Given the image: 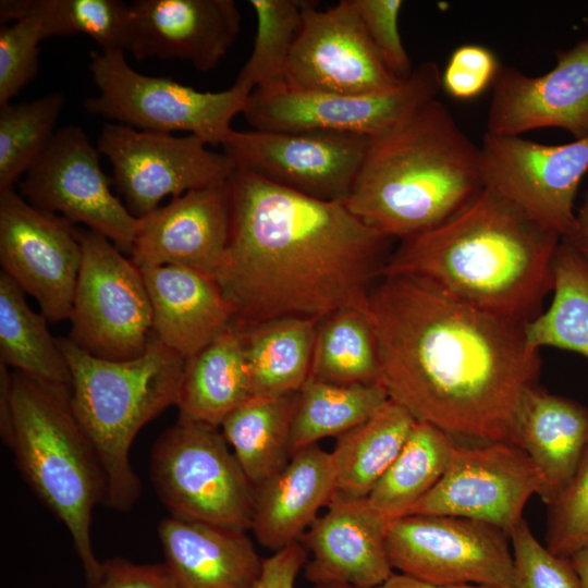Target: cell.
Returning <instances> with one entry per match:
<instances>
[{"instance_id":"obj_38","label":"cell","mask_w":588,"mask_h":588,"mask_svg":"<svg viewBox=\"0 0 588 588\" xmlns=\"http://www.w3.org/2000/svg\"><path fill=\"white\" fill-rule=\"evenodd\" d=\"M307 0H250L257 27L253 51L235 82L253 90L284 87L287 60L297 36Z\"/></svg>"},{"instance_id":"obj_5","label":"cell","mask_w":588,"mask_h":588,"mask_svg":"<svg viewBox=\"0 0 588 588\" xmlns=\"http://www.w3.org/2000/svg\"><path fill=\"white\" fill-rule=\"evenodd\" d=\"M1 437L30 488L66 526L87 585L95 588L102 562L90 527L95 506L106 502L107 478L74 413L71 391L12 372L9 426Z\"/></svg>"},{"instance_id":"obj_42","label":"cell","mask_w":588,"mask_h":588,"mask_svg":"<svg viewBox=\"0 0 588 588\" xmlns=\"http://www.w3.org/2000/svg\"><path fill=\"white\" fill-rule=\"evenodd\" d=\"M366 33L384 66L399 81L414 71L399 28L402 0H352Z\"/></svg>"},{"instance_id":"obj_45","label":"cell","mask_w":588,"mask_h":588,"mask_svg":"<svg viewBox=\"0 0 588 588\" xmlns=\"http://www.w3.org/2000/svg\"><path fill=\"white\" fill-rule=\"evenodd\" d=\"M307 556L308 551L301 541L274 552L264 559L261 575L254 588H294Z\"/></svg>"},{"instance_id":"obj_44","label":"cell","mask_w":588,"mask_h":588,"mask_svg":"<svg viewBox=\"0 0 588 588\" xmlns=\"http://www.w3.org/2000/svg\"><path fill=\"white\" fill-rule=\"evenodd\" d=\"M95 588H179L166 563L138 564L123 558L102 562Z\"/></svg>"},{"instance_id":"obj_3","label":"cell","mask_w":588,"mask_h":588,"mask_svg":"<svg viewBox=\"0 0 588 588\" xmlns=\"http://www.w3.org/2000/svg\"><path fill=\"white\" fill-rule=\"evenodd\" d=\"M561 240L485 186L452 218L401 240L381 277H417L469 305L527 323L553 290Z\"/></svg>"},{"instance_id":"obj_36","label":"cell","mask_w":588,"mask_h":588,"mask_svg":"<svg viewBox=\"0 0 588 588\" xmlns=\"http://www.w3.org/2000/svg\"><path fill=\"white\" fill-rule=\"evenodd\" d=\"M309 378L334 384L380 382L371 326L359 308H342L317 321Z\"/></svg>"},{"instance_id":"obj_33","label":"cell","mask_w":588,"mask_h":588,"mask_svg":"<svg viewBox=\"0 0 588 588\" xmlns=\"http://www.w3.org/2000/svg\"><path fill=\"white\" fill-rule=\"evenodd\" d=\"M33 20L42 39L85 34L101 50L127 51L130 3L120 0H1V23Z\"/></svg>"},{"instance_id":"obj_37","label":"cell","mask_w":588,"mask_h":588,"mask_svg":"<svg viewBox=\"0 0 588 588\" xmlns=\"http://www.w3.org/2000/svg\"><path fill=\"white\" fill-rule=\"evenodd\" d=\"M64 102V96L54 91L0 107V193L14 189L42 156Z\"/></svg>"},{"instance_id":"obj_2","label":"cell","mask_w":588,"mask_h":588,"mask_svg":"<svg viewBox=\"0 0 588 588\" xmlns=\"http://www.w3.org/2000/svg\"><path fill=\"white\" fill-rule=\"evenodd\" d=\"M229 184L230 240L216 279L233 322L320 319L363 308L394 240L342 201L313 198L237 168Z\"/></svg>"},{"instance_id":"obj_32","label":"cell","mask_w":588,"mask_h":588,"mask_svg":"<svg viewBox=\"0 0 588 588\" xmlns=\"http://www.w3.org/2000/svg\"><path fill=\"white\" fill-rule=\"evenodd\" d=\"M458 442L442 429L414 424L401 452L367 499L390 522L409 514L440 480Z\"/></svg>"},{"instance_id":"obj_10","label":"cell","mask_w":588,"mask_h":588,"mask_svg":"<svg viewBox=\"0 0 588 588\" xmlns=\"http://www.w3.org/2000/svg\"><path fill=\"white\" fill-rule=\"evenodd\" d=\"M441 89L433 61L414 68L396 87L375 94H323L253 90L243 115L253 130L330 132L375 137L403 123Z\"/></svg>"},{"instance_id":"obj_25","label":"cell","mask_w":588,"mask_h":588,"mask_svg":"<svg viewBox=\"0 0 588 588\" xmlns=\"http://www.w3.org/2000/svg\"><path fill=\"white\" fill-rule=\"evenodd\" d=\"M158 536L179 588H254L264 559L246 531L168 517Z\"/></svg>"},{"instance_id":"obj_21","label":"cell","mask_w":588,"mask_h":588,"mask_svg":"<svg viewBox=\"0 0 588 588\" xmlns=\"http://www.w3.org/2000/svg\"><path fill=\"white\" fill-rule=\"evenodd\" d=\"M130 12L127 51L137 60L180 59L201 72L226 56L242 23L234 0H135Z\"/></svg>"},{"instance_id":"obj_46","label":"cell","mask_w":588,"mask_h":588,"mask_svg":"<svg viewBox=\"0 0 588 588\" xmlns=\"http://www.w3.org/2000/svg\"><path fill=\"white\" fill-rule=\"evenodd\" d=\"M378 588H498L478 584H456V585H438L420 580L418 578L402 574L393 573Z\"/></svg>"},{"instance_id":"obj_20","label":"cell","mask_w":588,"mask_h":588,"mask_svg":"<svg viewBox=\"0 0 588 588\" xmlns=\"http://www.w3.org/2000/svg\"><path fill=\"white\" fill-rule=\"evenodd\" d=\"M229 180L173 197L140 218L134 265L176 266L217 278L231 231Z\"/></svg>"},{"instance_id":"obj_24","label":"cell","mask_w":588,"mask_h":588,"mask_svg":"<svg viewBox=\"0 0 588 588\" xmlns=\"http://www.w3.org/2000/svg\"><path fill=\"white\" fill-rule=\"evenodd\" d=\"M335 492L331 452L317 443L305 446L255 487L250 530L262 547L277 552L301 540Z\"/></svg>"},{"instance_id":"obj_16","label":"cell","mask_w":588,"mask_h":588,"mask_svg":"<svg viewBox=\"0 0 588 588\" xmlns=\"http://www.w3.org/2000/svg\"><path fill=\"white\" fill-rule=\"evenodd\" d=\"M368 137L330 132L233 130L221 145L235 168L313 198H347Z\"/></svg>"},{"instance_id":"obj_49","label":"cell","mask_w":588,"mask_h":588,"mask_svg":"<svg viewBox=\"0 0 588 588\" xmlns=\"http://www.w3.org/2000/svg\"><path fill=\"white\" fill-rule=\"evenodd\" d=\"M311 588H360L347 584H323V585H313Z\"/></svg>"},{"instance_id":"obj_6","label":"cell","mask_w":588,"mask_h":588,"mask_svg":"<svg viewBox=\"0 0 588 588\" xmlns=\"http://www.w3.org/2000/svg\"><path fill=\"white\" fill-rule=\"evenodd\" d=\"M57 340L71 371L74 413L106 474L105 503L127 512L140 494L132 443L147 422L176 406L185 359L154 333L142 355L125 360L93 356L69 338Z\"/></svg>"},{"instance_id":"obj_41","label":"cell","mask_w":588,"mask_h":588,"mask_svg":"<svg viewBox=\"0 0 588 588\" xmlns=\"http://www.w3.org/2000/svg\"><path fill=\"white\" fill-rule=\"evenodd\" d=\"M40 25L17 20L0 29V107L11 102L37 75Z\"/></svg>"},{"instance_id":"obj_23","label":"cell","mask_w":588,"mask_h":588,"mask_svg":"<svg viewBox=\"0 0 588 588\" xmlns=\"http://www.w3.org/2000/svg\"><path fill=\"white\" fill-rule=\"evenodd\" d=\"M140 272L152 310V333L185 360L233 322L232 307L216 278L176 266Z\"/></svg>"},{"instance_id":"obj_28","label":"cell","mask_w":588,"mask_h":588,"mask_svg":"<svg viewBox=\"0 0 588 588\" xmlns=\"http://www.w3.org/2000/svg\"><path fill=\"white\" fill-rule=\"evenodd\" d=\"M249 396L242 339L232 322L204 350L185 360L176 402L179 417L220 427Z\"/></svg>"},{"instance_id":"obj_40","label":"cell","mask_w":588,"mask_h":588,"mask_svg":"<svg viewBox=\"0 0 588 588\" xmlns=\"http://www.w3.org/2000/svg\"><path fill=\"white\" fill-rule=\"evenodd\" d=\"M546 547L566 559L588 548V446L569 486L549 506Z\"/></svg>"},{"instance_id":"obj_35","label":"cell","mask_w":588,"mask_h":588,"mask_svg":"<svg viewBox=\"0 0 588 588\" xmlns=\"http://www.w3.org/2000/svg\"><path fill=\"white\" fill-rule=\"evenodd\" d=\"M388 400L380 382L346 385L308 378L298 391L292 454L323 438H338L371 417Z\"/></svg>"},{"instance_id":"obj_18","label":"cell","mask_w":588,"mask_h":588,"mask_svg":"<svg viewBox=\"0 0 588 588\" xmlns=\"http://www.w3.org/2000/svg\"><path fill=\"white\" fill-rule=\"evenodd\" d=\"M401 82L382 63L352 0H341L323 10L307 2L285 68V88L375 94Z\"/></svg>"},{"instance_id":"obj_17","label":"cell","mask_w":588,"mask_h":588,"mask_svg":"<svg viewBox=\"0 0 588 588\" xmlns=\"http://www.w3.org/2000/svg\"><path fill=\"white\" fill-rule=\"evenodd\" d=\"M541 488L542 476L522 448L501 442L458 443L440 480L408 515L470 518L511 536L523 519L527 501Z\"/></svg>"},{"instance_id":"obj_13","label":"cell","mask_w":588,"mask_h":588,"mask_svg":"<svg viewBox=\"0 0 588 588\" xmlns=\"http://www.w3.org/2000/svg\"><path fill=\"white\" fill-rule=\"evenodd\" d=\"M23 197L35 207L82 223L132 252L140 219L110 188L99 151L77 125L59 128L36 164L21 182Z\"/></svg>"},{"instance_id":"obj_12","label":"cell","mask_w":588,"mask_h":588,"mask_svg":"<svg viewBox=\"0 0 588 588\" xmlns=\"http://www.w3.org/2000/svg\"><path fill=\"white\" fill-rule=\"evenodd\" d=\"M112 164V183L127 210L143 218L167 196L228 181L235 164L198 136H174L106 123L96 145Z\"/></svg>"},{"instance_id":"obj_1","label":"cell","mask_w":588,"mask_h":588,"mask_svg":"<svg viewBox=\"0 0 588 588\" xmlns=\"http://www.w3.org/2000/svg\"><path fill=\"white\" fill-rule=\"evenodd\" d=\"M362 310L389 399L455 440L519 446L523 400L541 371L525 322L405 274L382 275Z\"/></svg>"},{"instance_id":"obj_43","label":"cell","mask_w":588,"mask_h":588,"mask_svg":"<svg viewBox=\"0 0 588 588\" xmlns=\"http://www.w3.org/2000/svg\"><path fill=\"white\" fill-rule=\"evenodd\" d=\"M500 66L489 48L462 45L453 50L441 72V89L454 99H475L493 85Z\"/></svg>"},{"instance_id":"obj_48","label":"cell","mask_w":588,"mask_h":588,"mask_svg":"<svg viewBox=\"0 0 588 588\" xmlns=\"http://www.w3.org/2000/svg\"><path fill=\"white\" fill-rule=\"evenodd\" d=\"M571 561L578 575L580 588H588V548L575 553Z\"/></svg>"},{"instance_id":"obj_29","label":"cell","mask_w":588,"mask_h":588,"mask_svg":"<svg viewBox=\"0 0 588 588\" xmlns=\"http://www.w3.org/2000/svg\"><path fill=\"white\" fill-rule=\"evenodd\" d=\"M298 392L250 395L221 424V432L254 487L292 456L291 432Z\"/></svg>"},{"instance_id":"obj_34","label":"cell","mask_w":588,"mask_h":588,"mask_svg":"<svg viewBox=\"0 0 588 588\" xmlns=\"http://www.w3.org/2000/svg\"><path fill=\"white\" fill-rule=\"evenodd\" d=\"M553 297L526 323L529 345L576 352L588 358V261L561 240L553 264Z\"/></svg>"},{"instance_id":"obj_50","label":"cell","mask_w":588,"mask_h":588,"mask_svg":"<svg viewBox=\"0 0 588 588\" xmlns=\"http://www.w3.org/2000/svg\"><path fill=\"white\" fill-rule=\"evenodd\" d=\"M585 23L588 25V13H587V15L585 16Z\"/></svg>"},{"instance_id":"obj_31","label":"cell","mask_w":588,"mask_h":588,"mask_svg":"<svg viewBox=\"0 0 588 588\" xmlns=\"http://www.w3.org/2000/svg\"><path fill=\"white\" fill-rule=\"evenodd\" d=\"M26 303L25 292L0 272V359L32 379L72 391L68 362L47 327Z\"/></svg>"},{"instance_id":"obj_11","label":"cell","mask_w":588,"mask_h":588,"mask_svg":"<svg viewBox=\"0 0 588 588\" xmlns=\"http://www.w3.org/2000/svg\"><path fill=\"white\" fill-rule=\"evenodd\" d=\"M511 537L483 522L411 514L390 522L387 551L393 569L438 585L512 588Z\"/></svg>"},{"instance_id":"obj_4","label":"cell","mask_w":588,"mask_h":588,"mask_svg":"<svg viewBox=\"0 0 588 588\" xmlns=\"http://www.w3.org/2000/svg\"><path fill=\"white\" fill-rule=\"evenodd\" d=\"M483 187L480 147L433 99L368 138L344 205L369 228L401 241L452 218Z\"/></svg>"},{"instance_id":"obj_15","label":"cell","mask_w":588,"mask_h":588,"mask_svg":"<svg viewBox=\"0 0 588 588\" xmlns=\"http://www.w3.org/2000/svg\"><path fill=\"white\" fill-rule=\"evenodd\" d=\"M0 262L48 321L70 320L82 265L74 224L14 189L0 193Z\"/></svg>"},{"instance_id":"obj_19","label":"cell","mask_w":588,"mask_h":588,"mask_svg":"<svg viewBox=\"0 0 588 588\" xmlns=\"http://www.w3.org/2000/svg\"><path fill=\"white\" fill-rule=\"evenodd\" d=\"M546 127L563 128L575 139L588 136V38L559 51L555 65L539 76L500 66L486 133L520 136Z\"/></svg>"},{"instance_id":"obj_30","label":"cell","mask_w":588,"mask_h":588,"mask_svg":"<svg viewBox=\"0 0 588 588\" xmlns=\"http://www.w3.org/2000/svg\"><path fill=\"white\" fill-rule=\"evenodd\" d=\"M415 418L389 399L371 417L336 438L331 452L336 492L366 498L401 452Z\"/></svg>"},{"instance_id":"obj_22","label":"cell","mask_w":588,"mask_h":588,"mask_svg":"<svg viewBox=\"0 0 588 588\" xmlns=\"http://www.w3.org/2000/svg\"><path fill=\"white\" fill-rule=\"evenodd\" d=\"M390 520L366 498L335 492L328 511L301 538L311 553L305 577L313 585L378 588L394 572L387 551Z\"/></svg>"},{"instance_id":"obj_14","label":"cell","mask_w":588,"mask_h":588,"mask_svg":"<svg viewBox=\"0 0 588 588\" xmlns=\"http://www.w3.org/2000/svg\"><path fill=\"white\" fill-rule=\"evenodd\" d=\"M483 184L562 240L576 228L575 199L588 171V136L546 145L522 136L485 133Z\"/></svg>"},{"instance_id":"obj_26","label":"cell","mask_w":588,"mask_h":588,"mask_svg":"<svg viewBox=\"0 0 588 588\" xmlns=\"http://www.w3.org/2000/svg\"><path fill=\"white\" fill-rule=\"evenodd\" d=\"M518 433L519 446L542 476L538 495L550 506L569 486L588 446V407L538 384L524 396Z\"/></svg>"},{"instance_id":"obj_27","label":"cell","mask_w":588,"mask_h":588,"mask_svg":"<svg viewBox=\"0 0 588 588\" xmlns=\"http://www.w3.org/2000/svg\"><path fill=\"white\" fill-rule=\"evenodd\" d=\"M318 319L282 317L238 328L250 395L298 392L310 375Z\"/></svg>"},{"instance_id":"obj_7","label":"cell","mask_w":588,"mask_h":588,"mask_svg":"<svg viewBox=\"0 0 588 588\" xmlns=\"http://www.w3.org/2000/svg\"><path fill=\"white\" fill-rule=\"evenodd\" d=\"M150 479L171 517L252 528L255 487L219 427L179 417L154 443Z\"/></svg>"},{"instance_id":"obj_8","label":"cell","mask_w":588,"mask_h":588,"mask_svg":"<svg viewBox=\"0 0 588 588\" xmlns=\"http://www.w3.org/2000/svg\"><path fill=\"white\" fill-rule=\"evenodd\" d=\"M125 51L91 53L89 71L98 95L85 99V110L136 130L187 132L207 145L221 146L244 112L253 88L234 82L221 91H200L170 77L149 76L131 68Z\"/></svg>"},{"instance_id":"obj_9","label":"cell","mask_w":588,"mask_h":588,"mask_svg":"<svg viewBox=\"0 0 588 588\" xmlns=\"http://www.w3.org/2000/svg\"><path fill=\"white\" fill-rule=\"evenodd\" d=\"M82 246L69 339L93 356L142 355L152 335V310L140 272L105 236L77 229Z\"/></svg>"},{"instance_id":"obj_39","label":"cell","mask_w":588,"mask_h":588,"mask_svg":"<svg viewBox=\"0 0 588 588\" xmlns=\"http://www.w3.org/2000/svg\"><path fill=\"white\" fill-rule=\"evenodd\" d=\"M514 558L512 588H580L571 559L550 552L523 518L511 532Z\"/></svg>"},{"instance_id":"obj_47","label":"cell","mask_w":588,"mask_h":588,"mask_svg":"<svg viewBox=\"0 0 588 588\" xmlns=\"http://www.w3.org/2000/svg\"><path fill=\"white\" fill-rule=\"evenodd\" d=\"M588 261V193L576 212V228L573 234L564 238Z\"/></svg>"}]
</instances>
